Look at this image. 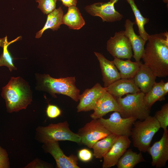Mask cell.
<instances>
[{
	"instance_id": "484cf974",
	"label": "cell",
	"mask_w": 168,
	"mask_h": 168,
	"mask_svg": "<svg viewBox=\"0 0 168 168\" xmlns=\"http://www.w3.org/2000/svg\"><path fill=\"white\" fill-rule=\"evenodd\" d=\"M164 81L161 80L158 82H156L152 88L147 92L145 94L144 97V103L146 106L151 109L152 106L157 101L165 100L162 86Z\"/></svg>"
},
{
	"instance_id": "ba28073f",
	"label": "cell",
	"mask_w": 168,
	"mask_h": 168,
	"mask_svg": "<svg viewBox=\"0 0 168 168\" xmlns=\"http://www.w3.org/2000/svg\"><path fill=\"white\" fill-rule=\"evenodd\" d=\"M106 49L114 58L130 59L133 57L131 44L124 30L116 32L110 37L107 41Z\"/></svg>"
},
{
	"instance_id": "1f68e13d",
	"label": "cell",
	"mask_w": 168,
	"mask_h": 168,
	"mask_svg": "<svg viewBox=\"0 0 168 168\" xmlns=\"http://www.w3.org/2000/svg\"><path fill=\"white\" fill-rule=\"evenodd\" d=\"M9 165L7 152L0 146V168H9Z\"/></svg>"
},
{
	"instance_id": "2e32d148",
	"label": "cell",
	"mask_w": 168,
	"mask_h": 168,
	"mask_svg": "<svg viewBox=\"0 0 168 168\" xmlns=\"http://www.w3.org/2000/svg\"><path fill=\"white\" fill-rule=\"evenodd\" d=\"M94 53L99 63L104 87H107L121 78L119 72L112 61L107 59L100 53L94 52Z\"/></svg>"
},
{
	"instance_id": "4dcf8cb0",
	"label": "cell",
	"mask_w": 168,
	"mask_h": 168,
	"mask_svg": "<svg viewBox=\"0 0 168 168\" xmlns=\"http://www.w3.org/2000/svg\"><path fill=\"white\" fill-rule=\"evenodd\" d=\"M93 155L91 152L87 149H82L78 152V158L83 162H88L91 161Z\"/></svg>"
},
{
	"instance_id": "83f0119b",
	"label": "cell",
	"mask_w": 168,
	"mask_h": 168,
	"mask_svg": "<svg viewBox=\"0 0 168 168\" xmlns=\"http://www.w3.org/2000/svg\"><path fill=\"white\" fill-rule=\"evenodd\" d=\"M155 117L159 122L160 128L164 131L167 130L168 126V103L164 104L161 110L156 111Z\"/></svg>"
},
{
	"instance_id": "30bf717a",
	"label": "cell",
	"mask_w": 168,
	"mask_h": 168,
	"mask_svg": "<svg viewBox=\"0 0 168 168\" xmlns=\"http://www.w3.org/2000/svg\"><path fill=\"white\" fill-rule=\"evenodd\" d=\"M114 3L108 2H98L86 6L85 9L93 16L100 17L103 22H114L121 20L123 15L116 11Z\"/></svg>"
},
{
	"instance_id": "9c48e42d",
	"label": "cell",
	"mask_w": 168,
	"mask_h": 168,
	"mask_svg": "<svg viewBox=\"0 0 168 168\" xmlns=\"http://www.w3.org/2000/svg\"><path fill=\"white\" fill-rule=\"evenodd\" d=\"M77 134L81 138V143L91 148L96 142L111 133L98 119H93L79 129Z\"/></svg>"
},
{
	"instance_id": "7c38bea8",
	"label": "cell",
	"mask_w": 168,
	"mask_h": 168,
	"mask_svg": "<svg viewBox=\"0 0 168 168\" xmlns=\"http://www.w3.org/2000/svg\"><path fill=\"white\" fill-rule=\"evenodd\" d=\"M147 152L152 158V166L156 168L165 167L168 160V131H164L161 139L154 143Z\"/></svg>"
},
{
	"instance_id": "ffe728a7",
	"label": "cell",
	"mask_w": 168,
	"mask_h": 168,
	"mask_svg": "<svg viewBox=\"0 0 168 168\" xmlns=\"http://www.w3.org/2000/svg\"><path fill=\"white\" fill-rule=\"evenodd\" d=\"M112 61L119 71L121 78L125 79H133L142 63L140 61L133 62L130 59L124 60L117 58H114Z\"/></svg>"
},
{
	"instance_id": "d590c367",
	"label": "cell",
	"mask_w": 168,
	"mask_h": 168,
	"mask_svg": "<svg viewBox=\"0 0 168 168\" xmlns=\"http://www.w3.org/2000/svg\"><path fill=\"white\" fill-rule=\"evenodd\" d=\"M110 1L112 2L114 4L117 2L119 0H109Z\"/></svg>"
},
{
	"instance_id": "e0dca14e",
	"label": "cell",
	"mask_w": 168,
	"mask_h": 168,
	"mask_svg": "<svg viewBox=\"0 0 168 168\" xmlns=\"http://www.w3.org/2000/svg\"><path fill=\"white\" fill-rule=\"evenodd\" d=\"M135 24L134 22L127 19L125 21L124 31L131 44L133 52V57L136 61L139 62L142 58L146 41L141 36L135 33L133 28Z\"/></svg>"
},
{
	"instance_id": "ac0fdd59",
	"label": "cell",
	"mask_w": 168,
	"mask_h": 168,
	"mask_svg": "<svg viewBox=\"0 0 168 168\" xmlns=\"http://www.w3.org/2000/svg\"><path fill=\"white\" fill-rule=\"evenodd\" d=\"M156 77L149 68L142 63L133 79L140 91L145 94L152 88Z\"/></svg>"
},
{
	"instance_id": "44dd1931",
	"label": "cell",
	"mask_w": 168,
	"mask_h": 168,
	"mask_svg": "<svg viewBox=\"0 0 168 168\" xmlns=\"http://www.w3.org/2000/svg\"><path fill=\"white\" fill-rule=\"evenodd\" d=\"M62 24L68 26L71 29L79 30L85 25V21L80 10L76 6L68 7L67 12L63 15Z\"/></svg>"
},
{
	"instance_id": "7402d4cb",
	"label": "cell",
	"mask_w": 168,
	"mask_h": 168,
	"mask_svg": "<svg viewBox=\"0 0 168 168\" xmlns=\"http://www.w3.org/2000/svg\"><path fill=\"white\" fill-rule=\"evenodd\" d=\"M63 15V10L61 7L55 9L48 14L46 22L43 27L37 32L35 37L40 38L44 32L48 29H51L53 31L57 30L62 24V18Z\"/></svg>"
},
{
	"instance_id": "f1b7e54d",
	"label": "cell",
	"mask_w": 168,
	"mask_h": 168,
	"mask_svg": "<svg viewBox=\"0 0 168 168\" xmlns=\"http://www.w3.org/2000/svg\"><path fill=\"white\" fill-rule=\"evenodd\" d=\"M38 8L44 14H48L56 9L57 0H35Z\"/></svg>"
},
{
	"instance_id": "7a4b0ae2",
	"label": "cell",
	"mask_w": 168,
	"mask_h": 168,
	"mask_svg": "<svg viewBox=\"0 0 168 168\" xmlns=\"http://www.w3.org/2000/svg\"><path fill=\"white\" fill-rule=\"evenodd\" d=\"M1 96L5 100L9 113L26 109L32 101L30 86L20 77H11L8 84L2 87Z\"/></svg>"
},
{
	"instance_id": "603a6c76",
	"label": "cell",
	"mask_w": 168,
	"mask_h": 168,
	"mask_svg": "<svg viewBox=\"0 0 168 168\" xmlns=\"http://www.w3.org/2000/svg\"><path fill=\"white\" fill-rule=\"evenodd\" d=\"M145 161L141 152L137 153L130 148L126 150L116 165L118 168H133L138 163Z\"/></svg>"
},
{
	"instance_id": "d6a6232c",
	"label": "cell",
	"mask_w": 168,
	"mask_h": 168,
	"mask_svg": "<svg viewBox=\"0 0 168 168\" xmlns=\"http://www.w3.org/2000/svg\"><path fill=\"white\" fill-rule=\"evenodd\" d=\"M52 166L50 164L41 160L35 159L29 163L26 168H51Z\"/></svg>"
},
{
	"instance_id": "5bb4252c",
	"label": "cell",
	"mask_w": 168,
	"mask_h": 168,
	"mask_svg": "<svg viewBox=\"0 0 168 168\" xmlns=\"http://www.w3.org/2000/svg\"><path fill=\"white\" fill-rule=\"evenodd\" d=\"M129 137H118L110 149L103 157V168H110L116 165L119 158L130 146L131 141Z\"/></svg>"
},
{
	"instance_id": "d6986e66",
	"label": "cell",
	"mask_w": 168,
	"mask_h": 168,
	"mask_svg": "<svg viewBox=\"0 0 168 168\" xmlns=\"http://www.w3.org/2000/svg\"><path fill=\"white\" fill-rule=\"evenodd\" d=\"M107 91L116 98L141 91L133 79L120 78L106 87Z\"/></svg>"
},
{
	"instance_id": "8992f818",
	"label": "cell",
	"mask_w": 168,
	"mask_h": 168,
	"mask_svg": "<svg viewBox=\"0 0 168 168\" xmlns=\"http://www.w3.org/2000/svg\"><path fill=\"white\" fill-rule=\"evenodd\" d=\"M144 95V93L140 91L117 98L122 109V112L120 113L121 116L125 118L133 117L142 121L150 115V109L145 104Z\"/></svg>"
},
{
	"instance_id": "cb8c5ba5",
	"label": "cell",
	"mask_w": 168,
	"mask_h": 168,
	"mask_svg": "<svg viewBox=\"0 0 168 168\" xmlns=\"http://www.w3.org/2000/svg\"><path fill=\"white\" fill-rule=\"evenodd\" d=\"M118 136L111 133L96 142L92 148L94 156L96 158H103L110 149Z\"/></svg>"
},
{
	"instance_id": "277c9868",
	"label": "cell",
	"mask_w": 168,
	"mask_h": 168,
	"mask_svg": "<svg viewBox=\"0 0 168 168\" xmlns=\"http://www.w3.org/2000/svg\"><path fill=\"white\" fill-rule=\"evenodd\" d=\"M131 136L134 147L141 152H147L152 138L160 128L154 116L150 115L143 120H136L133 124Z\"/></svg>"
},
{
	"instance_id": "4fadbf2b",
	"label": "cell",
	"mask_w": 168,
	"mask_h": 168,
	"mask_svg": "<svg viewBox=\"0 0 168 168\" xmlns=\"http://www.w3.org/2000/svg\"><path fill=\"white\" fill-rule=\"evenodd\" d=\"M93 110L90 117L92 119H98L111 112L121 113L122 109L116 98L106 91L97 100Z\"/></svg>"
},
{
	"instance_id": "e575fe53",
	"label": "cell",
	"mask_w": 168,
	"mask_h": 168,
	"mask_svg": "<svg viewBox=\"0 0 168 168\" xmlns=\"http://www.w3.org/2000/svg\"><path fill=\"white\" fill-rule=\"evenodd\" d=\"M162 89L164 95L165 96L168 92V82L163 83Z\"/></svg>"
},
{
	"instance_id": "f546056e",
	"label": "cell",
	"mask_w": 168,
	"mask_h": 168,
	"mask_svg": "<svg viewBox=\"0 0 168 168\" xmlns=\"http://www.w3.org/2000/svg\"><path fill=\"white\" fill-rule=\"evenodd\" d=\"M46 113L48 117L50 118H55L61 114V111L57 106L49 104L46 108Z\"/></svg>"
},
{
	"instance_id": "6da1fadb",
	"label": "cell",
	"mask_w": 168,
	"mask_h": 168,
	"mask_svg": "<svg viewBox=\"0 0 168 168\" xmlns=\"http://www.w3.org/2000/svg\"><path fill=\"white\" fill-rule=\"evenodd\" d=\"M142 58L156 77L168 76V32L149 35Z\"/></svg>"
},
{
	"instance_id": "8d00e7d4",
	"label": "cell",
	"mask_w": 168,
	"mask_h": 168,
	"mask_svg": "<svg viewBox=\"0 0 168 168\" xmlns=\"http://www.w3.org/2000/svg\"><path fill=\"white\" fill-rule=\"evenodd\" d=\"M163 1L165 3L168 4V0H163Z\"/></svg>"
},
{
	"instance_id": "3957f363",
	"label": "cell",
	"mask_w": 168,
	"mask_h": 168,
	"mask_svg": "<svg viewBox=\"0 0 168 168\" xmlns=\"http://www.w3.org/2000/svg\"><path fill=\"white\" fill-rule=\"evenodd\" d=\"M39 87L54 97L55 94H61L70 97L77 102L79 100L80 91L75 85V77L55 78L48 74L39 76Z\"/></svg>"
},
{
	"instance_id": "d4e9b609",
	"label": "cell",
	"mask_w": 168,
	"mask_h": 168,
	"mask_svg": "<svg viewBox=\"0 0 168 168\" xmlns=\"http://www.w3.org/2000/svg\"><path fill=\"white\" fill-rule=\"evenodd\" d=\"M21 38V36H19L9 42L7 41V36L4 38H0V46L3 49V52L0 56V66L7 67L10 72H12L13 70L16 69V68L13 63V58L7 48L10 44L19 40Z\"/></svg>"
},
{
	"instance_id": "836d02e7",
	"label": "cell",
	"mask_w": 168,
	"mask_h": 168,
	"mask_svg": "<svg viewBox=\"0 0 168 168\" xmlns=\"http://www.w3.org/2000/svg\"><path fill=\"white\" fill-rule=\"evenodd\" d=\"M61 1L65 7H69L72 6H76L77 0H58Z\"/></svg>"
},
{
	"instance_id": "8fae6325",
	"label": "cell",
	"mask_w": 168,
	"mask_h": 168,
	"mask_svg": "<svg viewBox=\"0 0 168 168\" xmlns=\"http://www.w3.org/2000/svg\"><path fill=\"white\" fill-rule=\"evenodd\" d=\"M43 149L50 153L55 159L57 167L58 168H79L78 157L71 154L66 156L60 148L58 141L44 143Z\"/></svg>"
},
{
	"instance_id": "4316f807",
	"label": "cell",
	"mask_w": 168,
	"mask_h": 168,
	"mask_svg": "<svg viewBox=\"0 0 168 168\" xmlns=\"http://www.w3.org/2000/svg\"><path fill=\"white\" fill-rule=\"evenodd\" d=\"M130 5L134 14L135 21L134 22L138 26L139 35L146 42L149 35L145 29L144 26L149 21L148 18L144 17L135 4L134 0H126Z\"/></svg>"
},
{
	"instance_id": "52a82bcc",
	"label": "cell",
	"mask_w": 168,
	"mask_h": 168,
	"mask_svg": "<svg viewBox=\"0 0 168 168\" xmlns=\"http://www.w3.org/2000/svg\"><path fill=\"white\" fill-rule=\"evenodd\" d=\"M137 119L133 117L123 118L119 112L114 111L108 119L102 117L98 119L111 133L117 136H131L133 124Z\"/></svg>"
},
{
	"instance_id": "9a60e30c",
	"label": "cell",
	"mask_w": 168,
	"mask_h": 168,
	"mask_svg": "<svg viewBox=\"0 0 168 168\" xmlns=\"http://www.w3.org/2000/svg\"><path fill=\"white\" fill-rule=\"evenodd\" d=\"M106 91V87H102L98 83L91 88L86 89L80 95L79 102L77 107V112L93 110L97 100Z\"/></svg>"
},
{
	"instance_id": "5b68a950",
	"label": "cell",
	"mask_w": 168,
	"mask_h": 168,
	"mask_svg": "<svg viewBox=\"0 0 168 168\" xmlns=\"http://www.w3.org/2000/svg\"><path fill=\"white\" fill-rule=\"evenodd\" d=\"M36 131L39 140L44 143L59 141L81 143L80 137L70 130L66 121L57 124H51L46 126L39 127Z\"/></svg>"
}]
</instances>
